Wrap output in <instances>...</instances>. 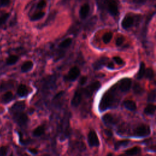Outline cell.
Returning a JSON list of instances; mask_svg holds the SVG:
<instances>
[{
	"label": "cell",
	"instance_id": "obj_1",
	"mask_svg": "<svg viewBox=\"0 0 156 156\" xmlns=\"http://www.w3.org/2000/svg\"><path fill=\"white\" fill-rule=\"evenodd\" d=\"M25 107L24 101H18L9 108V113L13 121L21 127L26 126L29 122L28 116L23 112Z\"/></svg>",
	"mask_w": 156,
	"mask_h": 156
},
{
	"label": "cell",
	"instance_id": "obj_2",
	"mask_svg": "<svg viewBox=\"0 0 156 156\" xmlns=\"http://www.w3.org/2000/svg\"><path fill=\"white\" fill-rule=\"evenodd\" d=\"M115 102V95L113 87L107 91L102 96L100 102L99 108L100 111H104L108 108L112 107Z\"/></svg>",
	"mask_w": 156,
	"mask_h": 156
},
{
	"label": "cell",
	"instance_id": "obj_3",
	"mask_svg": "<svg viewBox=\"0 0 156 156\" xmlns=\"http://www.w3.org/2000/svg\"><path fill=\"white\" fill-rule=\"evenodd\" d=\"M100 82L98 81H96L83 89L82 93L84 94V95H85L86 97H90L100 88Z\"/></svg>",
	"mask_w": 156,
	"mask_h": 156
},
{
	"label": "cell",
	"instance_id": "obj_4",
	"mask_svg": "<svg viewBox=\"0 0 156 156\" xmlns=\"http://www.w3.org/2000/svg\"><path fill=\"white\" fill-rule=\"evenodd\" d=\"M151 129L149 126L141 124L134 130V134L137 136H146L150 134Z\"/></svg>",
	"mask_w": 156,
	"mask_h": 156
},
{
	"label": "cell",
	"instance_id": "obj_5",
	"mask_svg": "<svg viewBox=\"0 0 156 156\" xmlns=\"http://www.w3.org/2000/svg\"><path fill=\"white\" fill-rule=\"evenodd\" d=\"M88 142L89 145L91 147H97L99 145L98 136L93 130H90L88 134Z\"/></svg>",
	"mask_w": 156,
	"mask_h": 156
},
{
	"label": "cell",
	"instance_id": "obj_6",
	"mask_svg": "<svg viewBox=\"0 0 156 156\" xmlns=\"http://www.w3.org/2000/svg\"><path fill=\"white\" fill-rule=\"evenodd\" d=\"M14 99L13 93L11 91H7L0 96V102L5 105L10 103Z\"/></svg>",
	"mask_w": 156,
	"mask_h": 156
},
{
	"label": "cell",
	"instance_id": "obj_7",
	"mask_svg": "<svg viewBox=\"0 0 156 156\" xmlns=\"http://www.w3.org/2000/svg\"><path fill=\"white\" fill-rule=\"evenodd\" d=\"M107 9L108 12L112 16H116L119 13L116 0H108Z\"/></svg>",
	"mask_w": 156,
	"mask_h": 156
},
{
	"label": "cell",
	"instance_id": "obj_8",
	"mask_svg": "<svg viewBox=\"0 0 156 156\" xmlns=\"http://www.w3.org/2000/svg\"><path fill=\"white\" fill-rule=\"evenodd\" d=\"M79 74H80L79 68L77 66H73L69 69L65 79L66 80L69 81H73L78 77Z\"/></svg>",
	"mask_w": 156,
	"mask_h": 156
},
{
	"label": "cell",
	"instance_id": "obj_9",
	"mask_svg": "<svg viewBox=\"0 0 156 156\" xmlns=\"http://www.w3.org/2000/svg\"><path fill=\"white\" fill-rule=\"evenodd\" d=\"M132 85V80L129 78H124L119 82V88L122 92L128 91Z\"/></svg>",
	"mask_w": 156,
	"mask_h": 156
},
{
	"label": "cell",
	"instance_id": "obj_10",
	"mask_svg": "<svg viewBox=\"0 0 156 156\" xmlns=\"http://www.w3.org/2000/svg\"><path fill=\"white\" fill-rule=\"evenodd\" d=\"M82 90L78 89L76 91L71 100V105L73 107H77L79 105L82 99Z\"/></svg>",
	"mask_w": 156,
	"mask_h": 156
},
{
	"label": "cell",
	"instance_id": "obj_11",
	"mask_svg": "<svg viewBox=\"0 0 156 156\" xmlns=\"http://www.w3.org/2000/svg\"><path fill=\"white\" fill-rule=\"evenodd\" d=\"M29 93V88L26 86V85L21 83L20 84L16 89V94L19 97L23 98L26 96Z\"/></svg>",
	"mask_w": 156,
	"mask_h": 156
},
{
	"label": "cell",
	"instance_id": "obj_12",
	"mask_svg": "<svg viewBox=\"0 0 156 156\" xmlns=\"http://www.w3.org/2000/svg\"><path fill=\"white\" fill-rule=\"evenodd\" d=\"M90 12V5L88 3L83 4L79 10V16L82 19H85L87 17Z\"/></svg>",
	"mask_w": 156,
	"mask_h": 156
},
{
	"label": "cell",
	"instance_id": "obj_13",
	"mask_svg": "<svg viewBox=\"0 0 156 156\" xmlns=\"http://www.w3.org/2000/svg\"><path fill=\"white\" fill-rule=\"evenodd\" d=\"M141 153V148L138 146H134L125 151V154L127 156H137Z\"/></svg>",
	"mask_w": 156,
	"mask_h": 156
},
{
	"label": "cell",
	"instance_id": "obj_14",
	"mask_svg": "<svg viewBox=\"0 0 156 156\" xmlns=\"http://www.w3.org/2000/svg\"><path fill=\"white\" fill-rule=\"evenodd\" d=\"M133 22H134L133 18L130 16H127L123 19L121 23V26L124 29H127L133 25Z\"/></svg>",
	"mask_w": 156,
	"mask_h": 156
},
{
	"label": "cell",
	"instance_id": "obj_15",
	"mask_svg": "<svg viewBox=\"0 0 156 156\" xmlns=\"http://www.w3.org/2000/svg\"><path fill=\"white\" fill-rule=\"evenodd\" d=\"M33 66H34V63L32 61L30 60L26 61L21 65V71L23 73H27L32 69V68H33Z\"/></svg>",
	"mask_w": 156,
	"mask_h": 156
},
{
	"label": "cell",
	"instance_id": "obj_16",
	"mask_svg": "<svg viewBox=\"0 0 156 156\" xmlns=\"http://www.w3.org/2000/svg\"><path fill=\"white\" fill-rule=\"evenodd\" d=\"M102 121L106 124H113L116 122V119L114 116L110 113L105 114L102 116Z\"/></svg>",
	"mask_w": 156,
	"mask_h": 156
},
{
	"label": "cell",
	"instance_id": "obj_17",
	"mask_svg": "<svg viewBox=\"0 0 156 156\" xmlns=\"http://www.w3.org/2000/svg\"><path fill=\"white\" fill-rule=\"evenodd\" d=\"M123 105L129 110L135 111L136 109V105L134 101L132 100H126L123 102Z\"/></svg>",
	"mask_w": 156,
	"mask_h": 156
},
{
	"label": "cell",
	"instance_id": "obj_18",
	"mask_svg": "<svg viewBox=\"0 0 156 156\" xmlns=\"http://www.w3.org/2000/svg\"><path fill=\"white\" fill-rule=\"evenodd\" d=\"M19 60V57L16 55H9L5 60V63L7 65L10 66L15 65Z\"/></svg>",
	"mask_w": 156,
	"mask_h": 156
},
{
	"label": "cell",
	"instance_id": "obj_19",
	"mask_svg": "<svg viewBox=\"0 0 156 156\" xmlns=\"http://www.w3.org/2000/svg\"><path fill=\"white\" fill-rule=\"evenodd\" d=\"M133 90L134 93L136 95H140L143 94V93L144 92V89L141 85V84L137 82H135L134 83L133 87Z\"/></svg>",
	"mask_w": 156,
	"mask_h": 156
},
{
	"label": "cell",
	"instance_id": "obj_20",
	"mask_svg": "<svg viewBox=\"0 0 156 156\" xmlns=\"http://www.w3.org/2000/svg\"><path fill=\"white\" fill-rule=\"evenodd\" d=\"M155 111V106L153 104H149L144 108V113L149 115H152Z\"/></svg>",
	"mask_w": 156,
	"mask_h": 156
},
{
	"label": "cell",
	"instance_id": "obj_21",
	"mask_svg": "<svg viewBox=\"0 0 156 156\" xmlns=\"http://www.w3.org/2000/svg\"><path fill=\"white\" fill-rule=\"evenodd\" d=\"M145 69H146V68H145V64L143 62H141L140 63V69H139L137 74H136V77L138 79H141V78H143L144 77Z\"/></svg>",
	"mask_w": 156,
	"mask_h": 156
},
{
	"label": "cell",
	"instance_id": "obj_22",
	"mask_svg": "<svg viewBox=\"0 0 156 156\" xmlns=\"http://www.w3.org/2000/svg\"><path fill=\"white\" fill-rule=\"evenodd\" d=\"M44 133V128L42 126H38L32 132V134L34 136H40Z\"/></svg>",
	"mask_w": 156,
	"mask_h": 156
},
{
	"label": "cell",
	"instance_id": "obj_23",
	"mask_svg": "<svg viewBox=\"0 0 156 156\" xmlns=\"http://www.w3.org/2000/svg\"><path fill=\"white\" fill-rule=\"evenodd\" d=\"M72 43V39L70 38H67L63 40L60 44H59V47L62 48H66L68 46H70V44Z\"/></svg>",
	"mask_w": 156,
	"mask_h": 156
},
{
	"label": "cell",
	"instance_id": "obj_24",
	"mask_svg": "<svg viewBox=\"0 0 156 156\" xmlns=\"http://www.w3.org/2000/svg\"><path fill=\"white\" fill-rule=\"evenodd\" d=\"M44 15H45V13H44V12H43V11H40V12H37V13L34 14V15L31 16L30 20H31L32 21H37V20H40V19L42 18L44 16Z\"/></svg>",
	"mask_w": 156,
	"mask_h": 156
},
{
	"label": "cell",
	"instance_id": "obj_25",
	"mask_svg": "<svg viewBox=\"0 0 156 156\" xmlns=\"http://www.w3.org/2000/svg\"><path fill=\"white\" fill-rule=\"evenodd\" d=\"M154 73L152 68H148L145 69L144 76H145L146 78L151 80L154 77Z\"/></svg>",
	"mask_w": 156,
	"mask_h": 156
},
{
	"label": "cell",
	"instance_id": "obj_26",
	"mask_svg": "<svg viewBox=\"0 0 156 156\" xmlns=\"http://www.w3.org/2000/svg\"><path fill=\"white\" fill-rule=\"evenodd\" d=\"M112 37H113V34L111 32H108L105 33L103 35L102 40H103L104 43L107 44V43H108L111 41Z\"/></svg>",
	"mask_w": 156,
	"mask_h": 156
},
{
	"label": "cell",
	"instance_id": "obj_27",
	"mask_svg": "<svg viewBox=\"0 0 156 156\" xmlns=\"http://www.w3.org/2000/svg\"><path fill=\"white\" fill-rule=\"evenodd\" d=\"M9 147L7 145L0 146V156H7L9 152Z\"/></svg>",
	"mask_w": 156,
	"mask_h": 156
},
{
	"label": "cell",
	"instance_id": "obj_28",
	"mask_svg": "<svg viewBox=\"0 0 156 156\" xmlns=\"http://www.w3.org/2000/svg\"><path fill=\"white\" fill-rule=\"evenodd\" d=\"M155 96H156L155 90H152L150 91V92L148 93V96H147L148 101L154 102L155 101Z\"/></svg>",
	"mask_w": 156,
	"mask_h": 156
},
{
	"label": "cell",
	"instance_id": "obj_29",
	"mask_svg": "<svg viewBox=\"0 0 156 156\" xmlns=\"http://www.w3.org/2000/svg\"><path fill=\"white\" fill-rule=\"evenodd\" d=\"M129 142V141L127 140H124L118 141L115 144V148L116 149H119L121 147L126 146H127Z\"/></svg>",
	"mask_w": 156,
	"mask_h": 156
},
{
	"label": "cell",
	"instance_id": "obj_30",
	"mask_svg": "<svg viewBox=\"0 0 156 156\" xmlns=\"http://www.w3.org/2000/svg\"><path fill=\"white\" fill-rule=\"evenodd\" d=\"M9 16H10L9 13H5L4 15L0 16V26L2 25L3 24H4L6 22V21L9 18Z\"/></svg>",
	"mask_w": 156,
	"mask_h": 156
},
{
	"label": "cell",
	"instance_id": "obj_31",
	"mask_svg": "<svg viewBox=\"0 0 156 156\" xmlns=\"http://www.w3.org/2000/svg\"><path fill=\"white\" fill-rule=\"evenodd\" d=\"M46 0H40L37 5V8L39 9H41L43 7H44L46 6Z\"/></svg>",
	"mask_w": 156,
	"mask_h": 156
},
{
	"label": "cell",
	"instance_id": "obj_32",
	"mask_svg": "<svg viewBox=\"0 0 156 156\" xmlns=\"http://www.w3.org/2000/svg\"><path fill=\"white\" fill-rule=\"evenodd\" d=\"M124 38L123 37L121 36V37H119L117 38L116 40V45L117 46H120L122 44V43H124Z\"/></svg>",
	"mask_w": 156,
	"mask_h": 156
},
{
	"label": "cell",
	"instance_id": "obj_33",
	"mask_svg": "<svg viewBox=\"0 0 156 156\" xmlns=\"http://www.w3.org/2000/svg\"><path fill=\"white\" fill-rule=\"evenodd\" d=\"M113 58L114 61H115L118 65H122V64L123 63V60H122V59L121 57H118V56H115V57H114Z\"/></svg>",
	"mask_w": 156,
	"mask_h": 156
},
{
	"label": "cell",
	"instance_id": "obj_34",
	"mask_svg": "<svg viewBox=\"0 0 156 156\" xmlns=\"http://www.w3.org/2000/svg\"><path fill=\"white\" fill-rule=\"evenodd\" d=\"M87 80V76H83L80 79V85H84Z\"/></svg>",
	"mask_w": 156,
	"mask_h": 156
},
{
	"label": "cell",
	"instance_id": "obj_35",
	"mask_svg": "<svg viewBox=\"0 0 156 156\" xmlns=\"http://www.w3.org/2000/svg\"><path fill=\"white\" fill-rule=\"evenodd\" d=\"M10 2V0H0V4L1 5L5 6L7 5Z\"/></svg>",
	"mask_w": 156,
	"mask_h": 156
},
{
	"label": "cell",
	"instance_id": "obj_36",
	"mask_svg": "<svg viewBox=\"0 0 156 156\" xmlns=\"http://www.w3.org/2000/svg\"><path fill=\"white\" fill-rule=\"evenodd\" d=\"M29 151L33 154H37L38 152V150L35 148H30L29 149Z\"/></svg>",
	"mask_w": 156,
	"mask_h": 156
},
{
	"label": "cell",
	"instance_id": "obj_37",
	"mask_svg": "<svg viewBox=\"0 0 156 156\" xmlns=\"http://www.w3.org/2000/svg\"><path fill=\"white\" fill-rule=\"evenodd\" d=\"M107 67L108 68H110V69H112L114 68V65L113 63V62H108V64H107Z\"/></svg>",
	"mask_w": 156,
	"mask_h": 156
},
{
	"label": "cell",
	"instance_id": "obj_38",
	"mask_svg": "<svg viewBox=\"0 0 156 156\" xmlns=\"http://www.w3.org/2000/svg\"><path fill=\"white\" fill-rule=\"evenodd\" d=\"M135 1L138 4H144L147 1V0H135Z\"/></svg>",
	"mask_w": 156,
	"mask_h": 156
},
{
	"label": "cell",
	"instance_id": "obj_39",
	"mask_svg": "<svg viewBox=\"0 0 156 156\" xmlns=\"http://www.w3.org/2000/svg\"><path fill=\"white\" fill-rule=\"evenodd\" d=\"M106 156H113V154L112 153H108Z\"/></svg>",
	"mask_w": 156,
	"mask_h": 156
},
{
	"label": "cell",
	"instance_id": "obj_40",
	"mask_svg": "<svg viewBox=\"0 0 156 156\" xmlns=\"http://www.w3.org/2000/svg\"><path fill=\"white\" fill-rule=\"evenodd\" d=\"M9 156H13V152H12Z\"/></svg>",
	"mask_w": 156,
	"mask_h": 156
}]
</instances>
